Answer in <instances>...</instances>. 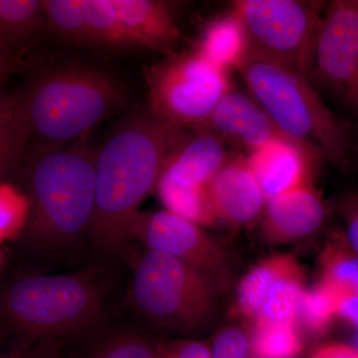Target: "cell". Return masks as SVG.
I'll return each mask as SVG.
<instances>
[{
	"label": "cell",
	"instance_id": "10",
	"mask_svg": "<svg viewBox=\"0 0 358 358\" xmlns=\"http://www.w3.org/2000/svg\"><path fill=\"white\" fill-rule=\"evenodd\" d=\"M133 241L162 252L209 275L220 289L230 280L231 261L222 245L201 226L167 210L141 211L131 225Z\"/></svg>",
	"mask_w": 358,
	"mask_h": 358
},
{
	"label": "cell",
	"instance_id": "2",
	"mask_svg": "<svg viewBox=\"0 0 358 358\" xmlns=\"http://www.w3.org/2000/svg\"><path fill=\"white\" fill-rule=\"evenodd\" d=\"M95 157L79 143L26 155L20 173L29 213L16 240L21 254L39 272L89 263Z\"/></svg>",
	"mask_w": 358,
	"mask_h": 358
},
{
	"label": "cell",
	"instance_id": "15",
	"mask_svg": "<svg viewBox=\"0 0 358 358\" xmlns=\"http://www.w3.org/2000/svg\"><path fill=\"white\" fill-rule=\"evenodd\" d=\"M247 152L268 141L289 140L250 94L231 89L204 128Z\"/></svg>",
	"mask_w": 358,
	"mask_h": 358
},
{
	"label": "cell",
	"instance_id": "11",
	"mask_svg": "<svg viewBox=\"0 0 358 358\" xmlns=\"http://www.w3.org/2000/svg\"><path fill=\"white\" fill-rule=\"evenodd\" d=\"M303 268L292 255L271 257L244 275L237 289V307L253 322H296L305 293Z\"/></svg>",
	"mask_w": 358,
	"mask_h": 358
},
{
	"label": "cell",
	"instance_id": "13",
	"mask_svg": "<svg viewBox=\"0 0 358 358\" xmlns=\"http://www.w3.org/2000/svg\"><path fill=\"white\" fill-rule=\"evenodd\" d=\"M266 200L313 183L322 160L308 148L289 140L268 141L245 155Z\"/></svg>",
	"mask_w": 358,
	"mask_h": 358
},
{
	"label": "cell",
	"instance_id": "29",
	"mask_svg": "<svg viewBox=\"0 0 358 358\" xmlns=\"http://www.w3.org/2000/svg\"><path fill=\"white\" fill-rule=\"evenodd\" d=\"M211 358H250L249 338L238 327L219 331L210 348Z\"/></svg>",
	"mask_w": 358,
	"mask_h": 358
},
{
	"label": "cell",
	"instance_id": "21",
	"mask_svg": "<svg viewBox=\"0 0 358 358\" xmlns=\"http://www.w3.org/2000/svg\"><path fill=\"white\" fill-rule=\"evenodd\" d=\"M46 28L42 0H0V45L20 56Z\"/></svg>",
	"mask_w": 358,
	"mask_h": 358
},
{
	"label": "cell",
	"instance_id": "5",
	"mask_svg": "<svg viewBox=\"0 0 358 358\" xmlns=\"http://www.w3.org/2000/svg\"><path fill=\"white\" fill-rule=\"evenodd\" d=\"M18 93L29 129L27 155L66 148L126 103L113 78L85 67L46 73Z\"/></svg>",
	"mask_w": 358,
	"mask_h": 358
},
{
	"label": "cell",
	"instance_id": "23",
	"mask_svg": "<svg viewBox=\"0 0 358 358\" xmlns=\"http://www.w3.org/2000/svg\"><path fill=\"white\" fill-rule=\"evenodd\" d=\"M320 281L336 294H358V256L346 243L343 235L327 242L320 257Z\"/></svg>",
	"mask_w": 358,
	"mask_h": 358
},
{
	"label": "cell",
	"instance_id": "33",
	"mask_svg": "<svg viewBox=\"0 0 358 358\" xmlns=\"http://www.w3.org/2000/svg\"><path fill=\"white\" fill-rule=\"evenodd\" d=\"M24 60L17 54L7 50L0 45V83L7 81L13 75L25 70Z\"/></svg>",
	"mask_w": 358,
	"mask_h": 358
},
{
	"label": "cell",
	"instance_id": "12",
	"mask_svg": "<svg viewBox=\"0 0 358 358\" xmlns=\"http://www.w3.org/2000/svg\"><path fill=\"white\" fill-rule=\"evenodd\" d=\"M209 200L219 223L244 227L262 216L266 200L241 152L228 155L207 185Z\"/></svg>",
	"mask_w": 358,
	"mask_h": 358
},
{
	"label": "cell",
	"instance_id": "35",
	"mask_svg": "<svg viewBox=\"0 0 358 358\" xmlns=\"http://www.w3.org/2000/svg\"><path fill=\"white\" fill-rule=\"evenodd\" d=\"M355 348L358 350V329L355 336Z\"/></svg>",
	"mask_w": 358,
	"mask_h": 358
},
{
	"label": "cell",
	"instance_id": "20",
	"mask_svg": "<svg viewBox=\"0 0 358 358\" xmlns=\"http://www.w3.org/2000/svg\"><path fill=\"white\" fill-rule=\"evenodd\" d=\"M29 143L20 93L0 92V181L21 173Z\"/></svg>",
	"mask_w": 358,
	"mask_h": 358
},
{
	"label": "cell",
	"instance_id": "28",
	"mask_svg": "<svg viewBox=\"0 0 358 358\" xmlns=\"http://www.w3.org/2000/svg\"><path fill=\"white\" fill-rule=\"evenodd\" d=\"M28 213L29 203L25 193L9 181H0V245L20 236Z\"/></svg>",
	"mask_w": 358,
	"mask_h": 358
},
{
	"label": "cell",
	"instance_id": "6",
	"mask_svg": "<svg viewBox=\"0 0 358 358\" xmlns=\"http://www.w3.org/2000/svg\"><path fill=\"white\" fill-rule=\"evenodd\" d=\"M129 262V303L148 326L192 336L213 322L220 288L209 275L152 250L131 254Z\"/></svg>",
	"mask_w": 358,
	"mask_h": 358
},
{
	"label": "cell",
	"instance_id": "8",
	"mask_svg": "<svg viewBox=\"0 0 358 358\" xmlns=\"http://www.w3.org/2000/svg\"><path fill=\"white\" fill-rule=\"evenodd\" d=\"M327 4L308 0H237L230 10L243 24L252 50L307 76Z\"/></svg>",
	"mask_w": 358,
	"mask_h": 358
},
{
	"label": "cell",
	"instance_id": "36",
	"mask_svg": "<svg viewBox=\"0 0 358 358\" xmlns=\"http://www.w3.org/2000/svg\"><path fill=\"white\" fill-rule=\"evenodd\" d=\"M0 260H1V257H0Z\"/></svg>",
	"mask_w": 358,
	"mask_h": 358
},
{
	"label": "cell",
	"instance_id": "24",
	"mask_svg": "<svg viewBox=\"0 0 358 358\" xmlns=\"http://www.w3.org/2000/svg\"><path fill=\"white\" fill-rule=\"evenodd\" d=\"M250 358H298L303 341L296 322H261L249 338Z\"/></svg>",
	"mask_w": 358,
	"mask_h": 358
},
{
	"label": "cell",
	"instance_id": "27",
	"mask_svg": "<svg viewBox=\"0 0 358 358\" xmlns=\"http://www.w3.org/2000/svg\"><path fill=\"white\" fill-rule=\"evenodd\" d=\"M338 317V296L326 282L320 281L313 288L306 289L299 307L296 324L313 336H322L329 331Z\"/></svg>",
	"mask_w": 358,
	"mask_h": 358
},
{
	"label": "cell",
	"instance_id": "7",
	"mask_svg": "<svg viewBox=\"0 0 358 358\" xmlns=\"http://www.w3.org/2000/svg\"><path fill=\"white\" fill-rule=\"evenodd\" d=\"M148 109L188 129L204 128L214 110L233 88L228 73L197 52L166 55L145 73Z\"/></svg>",
	"mask_w": 358,
	"mask_h": 358
},
{
	"label": "cell",
	"instance_id": "32",
	"mask_svg": "<svg viewBox=\"0 0 358 358\" xmlns=\"http://www.w3.org/2000/svg\"><path fill=\"white\" fill-rule=\"evenodd\" d=\"M63 343L44 341L20 348L10 355H0V358H63Z\"/></svg>",
	"mask_w": 358,
	"mask_h": 358
},
{
	"label": "cell",
	"instance_id": "3",
	"mask_svg": "<svg viewBox=\"0 0 358 358\" xmlns=\"http://www.w3.org/2000/svg\"><path fill=\"white\" fill-rule=\"evenodd\" d=\"M117 271L87 263L64 274L18 275L0 291V327L20 336L21 348L75 343L113 320Z\"/></svg>",
	"mask_w": 358,
	"mask_h": 358
},
{
	"label": "cell",
	"instance_id": "16",
	"mask_svg": "<svg viewBox=\"0 0 358 358\" xmlns=\"http://www.w3.org/2000/svg\"><path fill=\"white\" fill-rule=\"evenodd\" d=\"M229 154L217 134L195 129L169 155L160 176L185 187L207 186Z\"/></svg>",
	"mask_w": 358,
	"mask_h": 358
},
{
	"label": "cell",
	"instance_id": "18",
	"mask_svg": "<svg viewBox=\"0 0 358 358\" xmlns=\"http://www.w3.org/2000/svg\"><path fill=\"white\" fill-rule=\"evenodd\" d=\"M75 343L69 357L63 358H157L160 341L140 327L112 320Z\"/></svg>",
	"mask_w": 358,
	"mask_h": 358
},
{
	"label": "cell",
	"instance_id": "19",
	"mask_svg": "<svg viewBox=\"0 0 358 358\" xmlns=\"http://www.w3.org/2000/svg\"><path fill=\"white\" fill-rule=\"evenodd\" d=\"M196 51L210 64L229 73L243 63L251 51V45L241 21L230 10L208 23Z\"/></svg>",
	"mask_w": 358,
	"mask_h": 358
},
{
	"label": "cell",
	"instance_id": "26",
	"mask_svg": "<svg viewBox=\"0 0 358 358\" xmlns=\"http://www.w3.org/2000/svg\"><path fill=\"white\" fill-rule=\"evenodd\" d=\"M46 28L70 44L90 46L81 0H42Z\"/></svg>",
	"mask_w": 358,
	"mask_h": 358
},
{
	"label": "cell",
	"instance_id": "34",
	"mask_svg": "<svg viewBox=\"0 0 358 358\" xmlns=\"http://www.w3.org/2000/svg\"><path fill=\"white\" fill-rule=\"evenodd\" d=\"M310 358H358V350L345 343H329L315 350Z\"/></svg>",
	"mask_w": 358,
	"mask_h": 358
},
{
	"label": "cell",
	"instance_id": "31",
	"mask_svg": "<svg viewBox=\"0 0 358 358\" xmlns=\"http://www.w3.org/2000/svg\"><path fill=\"white\" fill-rule=\"evenodd\" d=\"M339 211L345 222L343 237L348 246L358 256V195H348L341 200Z\"/></svg>",
	"mask_w": 358,
	"mask_h": 358
},
{
	"label": "cell",
	"instance_id": "17",
	"mask_svg": "<svg viewBox=\"0 0 358 358\" xmlns=\"http://www.w3.org/2000/svg\"><path fill=\"white\" fill-rule=\"evenodd\" d=\"M134 46L166 55L183 39L169 2L160 0H110Z\"/></svg>",
	"mask_w": 358,
	"mask_h": 358
},
{
	"label": "cell",
	"instance_id": "25",
	"mask_svg": "<svg viewBox=\"0 0 358 358\" xmlns=\"http://www.w3.org/2000/svg\"><path fill=\"white\" fill-rule=\"evenodd\" d=\"M90 46L108 48L133 47L110 0H81Z\"/></svg>",
	"mask_w": 358,
	"mask_h": 358
},
{
	"label": "cell",
	"instance_id": "30",
	"mask_svg": "<svg viewBox=\"0 0 358 358\" xmlns=\"http://www.w3.org/2000/svg\"><path fill=\"white\" fill-rule=\"evenodd\" d=\"M157 358H211L206 343L193 339L160 341Z\"/></svg>",
	"mask_w": 358,
	"mask_h": 358
},
{
	"label": "cell",
	"instance_id": "4",
	"mask_svg": "<svg viewBox=\"0 0 358 358\" xmlns=\"http://www.w3.org/2000/svg\"><path fill=\"white\" fill-rule=\"evenodd\" d=\"M237 71L250 95L287 138L339 169L348 166V127L308 76L252 49Z\"/></svg>",
	"mask_w": 358,
	"mask_h": 358
},
{
	"label": "cell",
	"instance_id": "9",
	"mask_svg": "<svg viewBox=\"0 0 358 358\" xmlns=\"http://www.w3.org/2000/svg\"><path fill=\"white\" fill-rule=\"evenodd\" d=\"M307 76L315 87L338 96L358 114V0L327 4Z\"/></svg>",
	"mask_w": 358,
	"mask_h": 358
},
{
	"label": "cell",
	"instance_id": "22",
	"mask_svg": "<svg viewBox=\"0 0 358 358\" xmlns=\"http://www.w3.org/2000/svg\"><path fill=\"white\" fill-rule=\"evenodd\" d=\"M155 189L166 210L173 212L201 227L219 224L212 209L207 186L185 187L174 185L160 176Z\"/></svg>",
	"mask_w": 358,
	"mask_h": 358
},
{
	"label": "cell",
	"instance_id": "14",
	"mask_svg": "<svg viewBox=\"0 0 358 358\" xmlns=\"http://www.w3.org/2000/svg\"><path fill=\"white\" fill-rule=\"evenodd\" d=\"M329 217V206L313 183L268 199L261 228L271 244H285L312 236Z\"/></svg>",
	"mask_w": 358,
	"mask_h": 358
},
{
	"label": "cell",
	"instance_id": "1",
	"mask_svg": "<svg viewBox=\"0 0 358 358\" xmlns=\"http://www.w3.org/2000/svg\"><path fill=\"white\" fill-rule=\"evenodd\" d=\"M189 131L147 108L120 122L96 150L89 263L117 268L129 262L134 218L157 187L167 157Z\"/></svg>",
	"mask_w": 358,
	"mask_h": 358
}]
</instances>
